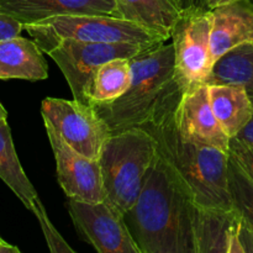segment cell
I'll return each mask as SVG.
<instances>
[{
  "instance_id": "obj_15",
  "label": "cell",
  "mask_w": 253,
  "mask_h": 253,
  "mask_svg": "<svg viewBox=\"0 0 253 253\" xmlns=\"http://www.w3.org/2000/svg\"><path fill=\"white\" fill-rule=\"evenodd\" d=\"M47 78L48 66L34 40L21 36L0 40V79L37 82Z\"/></svg>"
},
{
  "instance_id": "obj_27",
  "label": "cell",
  "mask_w": 253,
  "mask_h": 253,
  "mask_svg": "<svg viewBox=\"0 0 253 253\" xmlns=\"http://www.w3.org/2000/svg\"><path fill=\"white\" fill-rule=\"evenodd\" d=\"M0 253H20V250L12 245L7 244L0 237Z\"/></svg>"
},
{
  "instance_id": "obj_29",
  "label": "cell",
  "mask_w": 253,
  "mask_h": 253,
  "mask_svg": "<svg viewBox=\"0 0 253 253\" xmlns=\"http://www.w3.org/2000/svg\"><path fill=\"white\" fill-rule=\"evenodd\" d=\"M7 123V111L5 110V108L2 106V104L0 103V125L1 124Z\"/></svg>"
},
{
  "instance_id": "obj_11",
  "label": "cell",
  "mask_w": 253,
  "mask_h": 253,
  "mask_svg": "<svg viewBox=\"0 0 253 253\" xmlns=\"http://www.w3.org/2000/svg\"><path fill=\"white\" fill-rule=\"evenodd\" d=\"M174 121L178 132L185 140L229 153L230 137L212 113L207 84L180 91L175 101Z\"/></svg>"
},
{
  "instance_id": "obj_17",
  "label": "cell",
  "mask_w": 253,
  "mask_h": 253,
  "mask_svg": "<svg viewBox=\"0 0 253 253\" xmlns=\"http://www.w3.org/2000/svg\"><path fill=\"white\" fill-rule=\"evenodd\" d=\"M123 19L150 30L167 41L182 10L173 0H116Z\"/></svg>"
},
{
  "instance_id": "obj_4",
  "label": "cell",
  "mask_w": 253,
  "mask_h": 253,
  "mask_svg": "<svg viewBox=\"0 0 253 253\" xmlns=\"http://www.w3.org/2000/svg\"><path fill=\"white\" fill-rule=\"evenodd\" d=\"M157 155V142L142 127L113 133L105 141L99 163L106 200L125 215L137 199Z\"/></svg>"
},
{
  "instance_id": "obj_26",
  "label": "cell",
  "mask_w": 253,
  "mask_h": 253,
  "mask_svg": "<svg viewBox=\"0 0 253 253\" xmlns=\"http://www.w3.org/2000/svg\"><path fill=\"white\" fill-rule=\"evenodd\" d=\"M205 5H207L208 9H215V7L222 6V5L231 4V2L240 1V0H204Z\"/></svg>"
},
{
  "instance_id": "obj_7",
  "label": "cell",
  "mask_w": 253,
  "mask_h": 253,
  "mask_svg": "<svg viewBox=\"0 0 253 253\" xmlns=\"http://www.w3.org/2000/svg\"><path fill=\"white\" fill-rule=\"evenodd\" d=\"M145 47L130 43H96L62 40L46 52L63 73L74 100L88 103L89 84L99 67L114 58H132Z\"/></svg>"
},
{
  "instance_id": "obj_24",
  "label": "cell",
  "mask_w": 253,
  "mask_h": 253,
  "mask_svg": "<svg viewBox=\"0 0 253 253\" xmlns=\"http://www.w3.org/2000/svg\"><path fill=\"white\" fill-rule=\"evenodd\" d=\"M24 30V25L14 17L0 12V40L11 39L20 36Z\"/></svg>"
},
{
  "instance_id": "obj_16",
  "label": "cell",
  "mask_w": 253,
  "mask_h": 253,
  "mask_svg": "<svg viewBox=\"0 0 253 253\" xmlns=\"http://www.w3.org/2000/svg\"><path fill=\"white\" fill-rule=\"evenodd\" d=\"M212 113L230 138L236 137L253 114L251 96L242 86L208 85Z\"/></svg>"
},
{
  "instance_id": "obj_23",
  "label": "cell",
  "mask_w": 253,
  "mask_h": 253,
  "mask_svg": "<svg viewBox=\"0 0 253 253\" xmlns=\"http://www.w3.org/2000/svg\"><path fill=\"white\" fill-rule=\"evenodd\" d=\"M229 155L245 170L253 182V145L239 138H230Z\"/></svg>"
},
{
  "instance_id": "obj_1",
  "label": "cell",
  "mask_w": 253,
  "mask_h": 253,
  "mask_svg": "<svg viewBox=\"0 0 253 253\" xmlns=\"http://www.w3.org/2000/svg\"><path fill=\"white\" fill-rule=\"evenodd\" d=\"M197 204L174 168L158 152L125 222L141 253H197Z\"/></svg>"
},
{
  "instance_id": "obj_10",
  "label": "cell",
  "mask_w": 253,
  "mask_h": 253,
  "mask_svg": "<svg viewBox=\"0 0 253 253\" xmlns=\"http://www.w3.org/2000/svg\"><path fill=\"white\" fill-rule=\"evenodd\" d=\"M56 160L57 179L67 198L83 202L106 200L99 160H91L71 147L49 124L44 123Z\"/></svg>"
},
{
  "instance_id": "obj_5",
  "label": "cell",
  "mask_w": 253,
  "mask_h": 253,
  "mask_svg": "<svg viewBox=\"0 0 253 253\" xmlns=\"http://www.w3.org/2000/svg\"><path fill=\"white\" fill-rule=\"evenodd\" d=\"M24 30L43 53L67 39L96 43H130L145 48L166 42L160 35L135 22L108 15H62L24 25Z\"/></svg>"
},
{
  "instance_id": "obj_6",
  "label": "cell",
  "mask_w": 253,
  "mask_h": 253,
  "mask_svg": "<svg viewBox=\"0 0 253 253\" xmlns=\"http://www.w3.org/2000/svg\"><path fill=\"white\" fill-rule=\"evenodd\" d=\"M212 14L192 6L180 12L172 31L175 77L183 89L204 84L212 67Z\"/></svg>"
},
{
  "instance_id": "obj_25",
  "label": "cell",
  "mask_w": 253,
  "mask_h": 253,
  "mask_svg": "<svg viewBox=\"0 0 253 253\" xmlns=\"http://www.w3.org/2000/svg\"><path fill=\"white\" fill-rule=\"evenodd\" d=\"M251 99H252V104H253V98H251ZM235 138H239V140L244 141V142L251 143V145H253V114H252V118H251V120H250V123L247 124V125L245 126L241 131H240V133Z\"/></svg>"
},
{
  "instance_id": "obj_21",
  "label": "cell",
  "mask_w": 253,
  "mask_h": 253,
  "mask_svg": "<svg viewBox=\"0 0 253 253\" xmlns=\"http://www.w3.org/2000/svg\"><path fill=\"white\" fill-rule=\"evenodd\" d=\"M227 177L234 208L253 231V182L232 157L229 158Z\"/></svg>"
},
{
  "instance_id": "obj_19",
  "label": "cell",
  "mask_w": 253,
  "mask_h": 253,
  "mask_svg": "<svg viewBox=\"0 0 253 253\" xmlns=\"http://www.w3.org/2000/svg\"><path fill=\"white\" fill-rule=\"evenodd\" d=\"M0 179L27 210L32 211L35 209L39 195L20 163L7 123L0 125Z\"/></svg>"
},
{
  "instance_id": "obj_30",
  "label": "cell",
  "mask_w": 253,
  "mask_h": 253,
  "mask_svg": "<svg viewBox=\"0 0 253 253\" xmlns=\"http://www.w3.org/2000/svg\"><path fill=\"white\" fill-rule=\"evenodd\" d=\"M252 1H253V0H252Z\"/></svg>"
},
{
  "instance_id": "obj_13",
  "label": "cell",
  "mask_w": 253,
  "mask_h": 253,
  "mask_svg": "<svg viewBox=\"0 0 253 253\" xmlns=\"http://www.w3.org/2000/svg\"><path fill=\"white\" fill-rule=\"evenodd\" d=\"M0 12L14 17L22 25L62 15L121 17L116 0H0Z\"/></svg>"
},
{
  "instance_id": "obj_2",
  "label": "cell",
  "mask_w": 253,
  "mask_h": 253,
  "mask_svg": "<svg viewBox=\"0 0 253 253\" xmlns=\"http://www.w3.org/2000/svg\"><path fill=\"white\" fill-rule=\"evenodd\" d=\"M182 90L179 84L168 91L137 127L153 136L158 152L174 168L198 207L234 209L227 177L229 153L190 142L175 127V101Z\"/></svg>"
},
{
  "instance_id": "obj_22",
  "label": "cell",
  "mask_w": 253,
  "mask_h": 253,
  "mask_svg": "<svg viewBox=\"0 0 253 253\" xmlns=\"http://www.w3.org/2000/svg\"><path fill=\"white\" fill-rule=\"evenodd\" d=\"M32 212L39 220L40 226H41L42 232H43V236L46 239L49 251L52 253H76V251L67 244L66 240L61 236L58 230L53 226L40 198L36 202V205H35V209L32 210Z\"/></svg>"
},
{
  "instance_id": "obj_28",
  "label": "cell",
  "mask_w": 253,
  "mask_h": 253,
  "mask_svg": "<svg viewBox=\"0 0 253 253\" xmlns=\"http://www.w3.org/2000/svg\"><path fill=\"white\" fill-rule=\"evenodd\" d=\"M173 1L175 2V4H177V6L179 7L180 10H187V9H189V7H192V6H195V0H173Z\"/></svg>"
},
{
  "instance_id": "obj_18",
  "label": "cell",
  "mask_w": 253,
  "mask_h": 253,
  "mask_svg": "<svg viewBox=\"0 0 253 253\" xmlns=\"http://www.w3.org/2000/svg\"><path fill=\"white\" fill-rule=\"evenodd\" d=\"M204 84L242 86L253 98V42L240 44L219 57Z\"/></svg>"
},
{
  "instance_id": "obj_20",
  "label": "cell",
  "mask_w": 253,
  "mask_h": 253,
  "mask_svg": "<svg viewBox=\"0 0 253 253\" xmlns=\"http://www.w3.org/2000/svg\"><path fill=\"white\" fill-rule=\"evenodd\" d=\"M132 79L130 58H114L99 67L89 84L88 103L95 106L120 98Z\"/></svg>"
},
{
  "instance_id": "obj_9",
  "label": "cell",
  "mask_w": 253,
  "mask_h": 253,
  "mask_svg": "<svg viewBox=\"0 0 253 253\" xmlns=\"http://www.w3.org/2000/svg\"><path fill=\"white\" fill-rule=\"evenodd\" d=\"M67 208L79 236L99 253H141L125 217L108 200L83 202L68 198Z\"/></svg>"
},
{
  "instance_id": "obj_12",
  "label": "cell",
  "mask_w": 253,
  "mask_h": 253,
  "mask_svg": "<svg viewBox=\"0 0 253 253\" xmlns=\"http://www.w3.org/2000/svg\"><path fill=\"white\" fill-rule=\"evenodd\" d=\"M245 220L236 209L195 208L197 253H244L241 246Z\"/></svg>"
},
{
  "instance_id": "obj_14",
  "label": "cell",
  "mask_w": 253,
  "mask_h": 253,
  "mask_svg": "<svg viewBox=\"0 0 253 253\" xmlns=\"http://www.w3.org/2000/svg\"><path fill=\"white\" fill-rule=\"evenodd\" d=\"M212 63L230 49L253 42V1L240 0L211 9Z\"/></svg>"
},
{
  "instance_id": "obj_3",
  "label": "cell",
  "mask_w": 253,
  "mask_h": 253,
  "mask_svg": "<svg viewBox=\"0 0 253 253\" xmlns=\"http://www.w3.org/2000/svg\"><path fill=\"white\" fill-rule=\"evenodd\" d=\"M132 79L127 90L116 100L95 105L113 133L137 127L169 90L179 85L175 77L172 43L148 47L130 58Z\"/></svg>"
},
{
  "instance_id": "obj_8",
  "label": "cell",
  "mask_w": 253,
  "mask_h": 253,
  "mask_svg": "<svg viewBox=\"0 0 253 253\" xmlns=\"http://www.w3.org/2000/svg\"><path fill=\"white\" fill-rule=\"evenodd\" d=\"M41 114L43 123L49 124L73 150L91 160H99L111 132L94 106L74 99L46 98L42 101Z\"/></svg>"
}]
</instances>
